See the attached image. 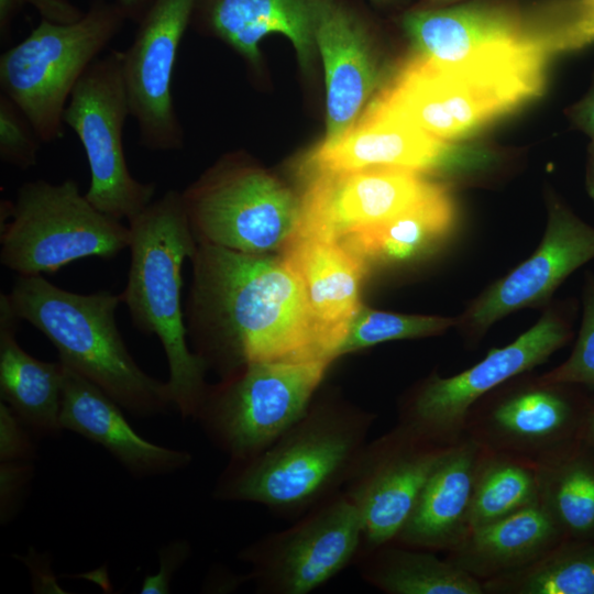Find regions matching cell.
I'll use <instances>...</instances> for the list:
<instances>
[{
    "label": "cell",
    "instance_id": "1",
    "mask_svg": "<svg viewBox=\"0 0 594 594\" xmlns=\"http://www.w3.org/2000/svg\"><path fill=\"white\" fill-rule=\"evenodd\" d=\"M185 320L194 352L223 378L253 362L333 358L280 255L198 244Z\"/></svg>",
    "mask_w": 594,
    "mask_h": 594
},
{
    "label": "cell",
    "instance_id": "2",
    "mask_svg": "<svg viewBox=\"0 0 594 594\" xmlns=\"http://www.w3.org/2000/svg\"><path fill=\"white\" fill-rule=\"evenodd\" d=\"M554 54L542 40L492 45L454 62L414 53L376 97L429 134L457 143L538 97Z\"/></svg>",
    "mask_w": 594,
    "mask_h": 594
},
{
    "label": "cell",
    "instance_id": "3",
    "mask_svg": "<svg viewBox=\"0 0 594 594\" xmlns=\"http://www.w3.org/2000/svg\"><path fill=\"white\" fill-rule=\"evenodd\" d=\"M375 421L373 413L312 399L265 451L248 460H229L212 496L302 516L343 488Z\"/></svg>",
    "mask_w": 594,
    "mask_h": 594
},
{
    "label": "cell",
    "instance_id": "4",
    "mask_svg": "<svg viewBox=\"0 0 594 594\" xmlns=\"http://www.w3.org/2000/svg\"><path fill=\"white\" fill-rule=\"evenodd\" d=\"M128 222L131 263L121 300L133 324L162 344L173 406L195 418L208 389L207 365L188 345L182 307L183 265L198 246L182 193L167 190Z\"/></svg>",
    "mask_w": 594,
    "mask_h": 594
},
{
    "label": "cell",
    "instance_id": "5",
    "mask_svg": "<svg viewBox=\"0 0 594 594\" xmlns=\"http://www.w3.org/2000/svg\"><path fill=\"white\" fill-rule=\"evenodd\" d=\"M8 298L12 310L56 348L58 360L94 383L135 417L164 414L169 387L144 372L130 354L116 322L121 296L109 290L73 293L43 275H19Z\"/></svg>",
    "mask_w": 594,
    "mask_h": 594
},
{
    "label": "cell",
    "instance_id": "6",
    "mask_svg": "<svg viewBox=\"0 0 594 594\" xmlns=\"http://www.w3.org/2000/svg\"><path fill=\"white\" fill-rule=\"evenodd\" d=\"M125 20L117 2L91 0L79 20L42 19L25 38L1 54V92L25 114L42 142L63 135V116L75 85Z\"/></svg>",
    "mask_w": 594,
    "mask_h": 594
},
{
    "label": "cell",
    "instance_id": "7",
    "mask_svg": "<svg viewBox=\"0 0 594 594\" xmlns=\"http://www.w3.org/2000/svg\"><path fill=\"white\" fill-rule=\"evenodd\" d=\"M130 228L97 209L65 179L23 184L1 202L0 261L19 275L55 273L84 257L112 258L130 245Z\"/></svg>",
    "mask_w": 594,
    "mask_h": 594
},
{
    "label": "cell",
    "instance_id": "8",
    "mask_svg": "<svg viewBox=\"0 0 594 594\" xmlns=\"http://www.w3.org/2000/svg\"><path fill=\"white\" fill-rule=\"evenodd\" d=\"M331 363H249L220 385L208 387L195 419L229 460L251 459L304 415Z\"/></svg>",
    "mask_w": 594,
    "mask_h": 594
},
{
    "label": "cell",
    "instance_id": "9",
    "mask_svg": "<svg viewBox=\"0 0 594 594\" xmlns=\"http://www.w3.org/2000/svg\"><path fill=\"white\" fill-rule=\"evenodd\" d=\"M198 244L250 254L283 250L297 228L300 198L266 172L228 160L182 193Z\"/></svg>",
    "mask_w": 594,
    "mask_h": 594
},
{
    "label": "cell",
    "instance_id": "10",
    "mask_svg": "<svg viewBox=\"0 0 594 594\" xmlns=\"http://www.w3.org/2000/svg\"><path fill=\"white\" fill-rule=\"evenodd\" d=\"M130 116L122 51L99 56L75 85L63 122L79 139L88 161L86 198L103 213L130 221L152 201L155 183L135 179L123 151V127Z\"/></svg>",
    "mask_w": 594,
    "mask_h": 594
},
{
    "label": "cell",
    "instance_id": "11",
    "mask_svg": "<svg viewBox=\"0 0 594 594\" xmlns=\"http://www.w3.org/2000/svg\"><path fill=\"white\" fill-rule=\"evenodd\" d=\"M572 307H550L509 344L491 349L484 359L449 377L432 374L399 406L398 424L441 444L463 437L471 407L505 382L544 363L572 337Z\"/></svg>",
    "mask_w": 594,
    "mask_h": 594
},
{
    "label": "cell",
    "instance_id": "12",
    "mask_svg": "<svg viewBox=\"0 0 594 594\" xmlns=\"http://www.w3.org/2000/svg\"><path fill=\"white\" fill-rule=\"evenodd\" d=\"M578 387L520 374L471 407L463 436L490 451L546 461L582 442L590 395Z\"/></svg>",
    "mask_w": 594,
    "mask_h": 594
},
{
    "label": "cell",
    "instance_id": "13",
    "mask_svg": "<svg viewBox=\"0 0 594 594\" xmlns=\"http://www.w3.org/2000/svg\"><path fill=\"white\" fill-rule=\"evenodd\" d=\"M363 540L358 509L341 490L290 527L244 547L238 558L260 594H307L354 562Z\"/></svg>",
    "mask_w": 594,
    "mask_h": 594
},
{
    "label": "cell",
    "instance_id": "14",
    "mask_svg": "<svg viewBox=\"0 0 594 594\" xmlns=\"http://www.w3.org/2000/svg\"><path fill=\"white\" fill-rule=\"evenodd\" d=\"M580 0H466L417 8L402 20L415 54L454 62L483 47L535 38L568 43L581 20Z\"/></svg>",
    "mask_w": 594,
    "mask_h": 594
},
{
    "label": "cell",
    "instance_id": "15",
    "mask_svg": "<svg viewBox=\"0 0 594 594\" xmlns=\"http://www.w3.org/2000/svg\"><path fill=\"white\" fill-rule=\"evenodd\" d=\"M451 446L433 442L398 422L367 441L342 488L361 518L360 551L394 542Z\"/></svg>",
    "mask_w": 594,
    "mask_h": 594
},
{
    "label": "cell",
    "instance_id": "16",
    "mask_svg": "<svg viewBox=\"0 0 594 594\" xmlns=\"http://www.w3.org/2000/svg\"><path fill=\"white\" fill-rule=\"evenodd\" d=\"M485 154L438 139L424 131L376 96L337 139L323 140L307 156L314 173H350L394 167L431 174L477 167Z\"/></svg>",
    "mask_w": 594,
    "mask_h": 594
},
{
    "label": "cell",
    "instance_id": "17",
    "mask_svg": "<svg viewBox=\"0 0 594 594\" xmlns=\"http://www.w3.org/2000/svg\"><path fill=\"white\" fill-rule=\"evenodd\" d=\"M196 0H153L122 51L123 78L140 144L151 151L183 145L175 111L173 77L177 53L191 23Z\"/></svg>",
    "mask_w": 594,
    "mask_h": 594
},
{
    "label": "cell",
    "instance_id": "18",
    "mask_svg": "<svg viewBox=\"0 0 594 594\" xmlns=\"http://www.w3.org/2000/svg\"><path fill=\"white\" fill-rule=\"evenodd\" d=\"M592 258L594 227L552 197L537 250L473 299L455 326L469 343L475 344L497 320L544 304L570 274Z\"/></svg>",
    "mask_w": 594,
    "mask_h": 594
},
{
    "label": "cell",
    "instance_id": "19",
    "mask_svg": "<svg viewBox=\"0 0 594 594\" xmlns=\"http://www.w3.org/2000/svg\"><path fill=\"white\" fill-rule=\"evenodd\" d=\"M308 175L294 237L341 240L398 216L440 185L426 174L394 167Z\"/></svg>",
    "mask_w": 594,
    "mask_h": 594
},
{
    "label": "cell",
    "instance_id": "20",
    "mask_svg": "<svg viewBox=\"0 0 594 594\" xmlns=\"http://www.w3.org/2000/svg\"><path fill=\"white\" fill-rule=\"evenodd\" d=\"M298 277L310 311L333 360L361 306L359 292L367 263L341 240L298 235L280 251Z\"/></svg>",
    "mask_w": 594,
    "mask_h": 594
},
{
    "label": "cell",
    "instance_id": "21",
    "mask_svg": "<svg viewBox=\"0 0 594 594\" xmlns=\"http://www.w3.org/2000/svg\"><path fill=\"white\" fill-rule=\"evenodd\" d=\"M122 410L98 386L64 365L62 429L100 444L136 477L166 475L190 465L191 453L142 438Z\"/></svg>",
    "mask_w": 594,
    "mask_h": 594
},
{
    "label": "cell",
    "instance_id": "22",
    "mask_svg": "<svg viewBox=\"0 0 594 594\" xmlns=\"http://www.w3.org/2000/svg\"><path fill=\"white\" fill-rule=\"evenodd\" d=\"M315 40L326 74L324 140H333L360 116L377 85L378 72L363 23L338 0L322 2Z\"/></svg>",
    "mask_w": 594,
    "mask_h": 594
},
{
    "label": "cell",
    "instance_id": "23",
    "mask_svg": "<svg viewBox=\"0 0 594 594\" xmlns=\"http://www.w3.org/2000/svg\"><path fill=\"white\" fill-rule=\"evenodd\" d=\"M483 451L466 436L451 446L428 477L395 543L449 552L465 539Z\"/></svg>",
    "mask_w": 594,
    "mask_h": 594
},
{
    "label": "cell",
    "instance_id": "24",
    "mask_svg": "<svg viewBox=\"0 0 594 594\" xmlns=\"http://www.w3.org/2000/svg\"><path fill=\"white\" fill-rule=\"evenodd\" d=\"M324 0H196L193 21L256 66L260 42L279 33L293 43L304 67L317 50L315 32Z\"/></svg>",
    "mask_w": 594,
    "mask_h": 594
},
{
    "label": "cell",
    "instance_id": "25",
    "mask_svg": "<svg viewBox=\"0 0 594 594\" xmlns=\"http://www.w3.org/2000/svg\"><path fill=\"white\" fill-rule=\"evenodd\" d=\"M20 319L8 294L0 295V394L23 425L37 436H55L62 429L64 364L38 360L16 340Z\"/></svg>",
    "mask_w": 594,
    "mask_h": 594
},
{
    "label": "cell",
    "instance_id": "26",
    "mask_svg": "<svg viewBox=\"0 0 594 594\" xmlns=\"http://www.w3.org/2000/svg\"><path fill=\"white\" fill-rule=\"evenodd\" d=\"M563 538L540 506L532 505L469 532L447 559L481 582L522 568Z\"/></svg>",
    "mask_w": 594,
    "mask_h": 594
},
{
    "label": "cell",
    "instance_id": "27",
    "mask_svg": "<svg viewBox=\"0 0 594 594\" xmlns=\"http://www.w3.org/2000/svg\"><path fill=\"white\" fill-rule=\"evenodd\" d=\"M455 218L453 200L448 188L440 184L398 216L354 231L341 241L366 263L411 262L447 238Z\"/></svg>",
    "mask_w": 594,
    "mask_h": 594
},
{
    "label": "cell",
    "instance_id": "28",
    "mask_svg": "<svg viewBox=\"0 0 594 594\" xmlns=\"http://www.w3.org/2000/svg\"><path fill=\"white\" fill-rule=\"evenodd\" d=\"M361 578L387 594H484L480 580L433 551L395 542L359 551Z\"/></svg>",
    "mask_w": 594,
    "mask_h": 594
},
{
    "label": "cell",
    "instance_id": "29",
    "mask_svg": "<svg viewBox=\"0 0 594 594\" xmlns=\"http://www.w3.org/2000/svg\"><path fill=\"white\" fill-rule=\"evenodd\" d=\"M536 465L539 504L563 538L594 542V451L582 441Z\"/></svg>",
    "mask_w": 594,
    "mask_h": 594
},
{
    "label": "cell",
    "instance_id": "30",
    "mask_svg": "<svg viewBox=\"0 0 594 594\" xmlns=\"http://www.w3.org/2000/svg\"><path fill=\"white\" fill-rule=\"evenodd\" d=\"M482 585L484 594H594V542L562 539L527 565Z\"/></svg>",
    "mask_w": 594,
    "mask_h": 594
},
{
    "label": "cell",
    "instance_id": "31",
    "mask_svg": "<svg viewBox=\"0 0 594 594\" xmlns=\"http://www.w3.org/2000/svg\"><path fill=\"white\" fill-rule=\"evenodd\" d=\"M536 504V463L484 449L471 501L470 531Z\"/></svg>",
    "mask_w": 594,
    "mask_h": 594
},
{
    "label": "cell",
    "instance_id": "32",
    "mask_svg": "<svg viewBox=\"0 0 594 594\" xmlns=\"http://www.w3.org/2000/svg\"><path fill=\"white\" fill-rule=\"evenodd\" d=\"M455 324L457 318L380 311L361 304L337 356L387 341L439 334Z\"/></svg>",
    "mask_w": 594,
    "mask_h": 594
},
{
    "label": "cell",
    "instance_id": "33",
    "mask_svg": "<svg viewBox=\"0 0 594 594\" xmlns=\"http://www.w3.org/2000/svg\"><path fill=\"white\" fill-rule=\"evenodd\" d=\"M582 301V323L573 350L563 363L538 375L544 383L594 387V274L592 273L585 275Z\"/></svg>",
    "mask_w": 594,
    "mask_h": 594
},
{
    "label": "cell",
    "instance_id": "34",
    "mask_svg": "<svg viewBox=\"0 0 594 594\" xmlns=\"http://www.w3.org/2000/svg\"><path fill=\"white\" fill-rule=\"evenodd\" d=\"M41 139L20 108L0 94V158L20 169L36 164Z\"/></svg>",
    "mask_w": 594,
    "mask_h": 594
},
{
    "label": "cell",
    "instance_id": "35",
    "mask_svg": "<svg viewBox=\"0 0 594 594\" xmlns=\"http://www.w3.org/2000/svg\"><path fill=\"white\" fill-rule=\"evenodd\" d=\"M30 430L3 402L0 404V460L31 461L35 447Z\"/></svg>",
    "mask_w": 594,
    "mask_h": 594
},
{
    "label": "cell",
    "instance_id": "36",
    "mask_svg": "<svg viewBox=\"0 0 594 594\" xmlns=\"http://www.w3.org/2000/svg\"><path fill=\"white\" fill-rule=\"evenodd\" d=\"M33 6L42 19L58 23H70L79 20L82 12L69 0H25ZM153 0H117L127 19L139 22Z\"/></svg>",
    "mask_w": 594,
    "mask_h": 594
},
{
    "label": "cell",
    "instance_id": "37",
    "mask_svg": "<svg viewBox=\"0 0 594 594\" xmlns=\"http://www.w3.org/2000/svg\"><path fill=\"white\" fill-rule=\"evenodd\" d=\"M191 554L187 540L178 539L160 549V568L156 574L147 575L141 586L142 594H165L170 592V581L178 569Z\"/></svg>",
    "mask_w": 594,
    "mask_h": 594
},
{
    "label": "cell",
    "instance_id": "38",
    "mask_svg": "<svg viewBox=\"0 0 594 594\" xmlns=\"http://www.w3.org/2000/svg\"><path fill=\"white\" fill-rule=\"evenodd\" d=\"M32 476V465L30 461H8L1 462L0 466V513L1 522L6 524L12 519L18 512L19 501L23 487Z\"/></svg>",
    "mask_w": 594,
    "mask_h": 594
},
{
    "label": "cell",
    "instance_id": "39",
    "mask_svg": "<svg viewBox=\"0 0 594 594\" xmlns=\"http://www.w3.org/2000/svg\"><path fill=\"white\" fill-rule=\"evenodd\" d=\"M574 124L594 139V85L588 94L570 110Z\"/></svg>",
    "mask_w": 594,
    "mask_h": 594
},
{
    "label": "cell",
    "instance_id": "40",
    "mask_svg": "<svg viewBox=\"0 0 594 594\" xmlns=\"http://www.w3.org/2000/svg\"><path fill=\"white\" fill-rule=\"evenodd\" d=\"M25 3V0H0V33L2 40L7 37L12 20Z\"/></svg>",
    "mask_w": 594,
    "mask_h": 594
},
{
    "label": "cell",
    "instance_id": "41",
    "mask_svg": "<svg viewBox=\"0 0 594 594\" xmlns=\"http://www.w3.org/2000/svg\"><path fill=\"white\" fill-rule=\"evenodd\" d=\"M582 441L594 451V396L591 395L584 416Z\"/></svg>",
    "mask_w": 594,
    "mask_h": 594
},
{
    "label": "cell",
    "instance_id": "42",
    "mask_svg": "<svg viewBox=\"0 0 594 594\" xmlns=\"http://www.w3.org/2000/svg\"><path fill=\"white\" fill-rule=\"evenodd\" d=\"M586 190L594 202V139L588 148V157L586 165Z\"/></svg>",
    "mask_w": 594,
    "mask_h": 594
},
{
    "label": "cell",
    "instance_id": "43",
    "mask_svg": "<svg viewBox=\"0 0 594 594\" xmlns=\"http://www.w3.org/2000/svg\"><path fill=\"white\" fill-rule=\"evenodd\" d=\"M466 0H421L419 8H442L457 4Z\"/></svg>",
    "mask_w": 594,
    "mask_h": 594
},
{
    "label": "cell",
    "instance_id": "44",
    "mask_svg": "<svg viewBox=\"0 0 594 594\" xmlns=\"http://www.w3.org/2000/svg\"><path fill=\"white\" fill-rule=\"evenodd\" d=\"M372 1L375 3L384 4V3L391 2L392 0H372Z\"/></svg>",
    "mask_w": 594,
    "mask_h": 594
},
{
    "label": "cell",
    "instance_id": "45",
    "mask_svg": "<svg viewBox=\"0 0 594 594\" xmlns=\"http://www.w3.org/2000/svg\"><path fill=\"white\" fill-rule=\"evenodd\" d=\"M592 2L594 3V0H592Z\"/></svg>",
    "mask_w": 594,
    "mask_h": 594
}]
</instances>
